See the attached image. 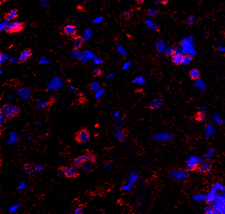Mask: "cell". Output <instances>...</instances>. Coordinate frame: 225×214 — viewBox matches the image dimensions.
Returning <instances> with one entry per match:
<instances>
[{
	"instance_id": "obj_1",
	"label": "cell",
	"mask_w": 225,
	"mask_h": 214,
	"mask_svg": "<svg viewBox=\"0 0 225 214\" xmlns=\"http://www.w3.org/2000/svg\"><path fill=\"white\" fill-rule=\"evenodd\" d=\"M1 114L5 120H10L19 116L21 113V109L17 105L12 104H4L0 109Z\"/></svg>"
},
{
	"instance_id": "obj_2",
	"label": "cell",
	"mask_w": 225,
	"mask_h": 214,
	"mask_svg": "<svg viewBox=\"0 0 225 214\" xmlns=\"http://www.w3.org/2000/svg\"><path fill=\"white\" fill-rule=\"evenodd\" d=\"M78 169L76 166L67 165V166H60L58 168L57 171L58 173H61L65 178L68 179H76L79 176Z\"/></svg>"
},
{
	"instance_id": "obj_3",
	"label": "cell",
	"mask_w": 225,
	"mask_h": 214,
	"mask_svg": "<svg viewBox=\"0 0 225 214\" xmlns=\"http://www.w3.org/2000/svg\"><path fill=\"white\" fill-rule=\"evenodd\" d=\"M91 138L90 131L87 128H82L78 130L74 134L75 141L80 144L88 143Z\"/></svg>"
},
{
	"instance_id": "obj_4",
	"label": "cell",
	"mask_w": 225,
	"mask_h": 214,
	"mask_svg": "<svg viewBox=\"0 0 225 214\" xmlns=\"http://www.w3.org/2000/svg\"><path fill=\"white\" fill-rule=\"evenodd\" d=\"M25 28V25L23 23L19 22H13L8 23V25L4 28V31L9 34L19 32L23 31Z\"/></svg>"
},
{
	"instance_id": "obj_5",
	"label": "cell",
	"mask_w": 225,
	"mask_h": 214,
	"mask_svg": "<svg viewBox=\"0 0 225 214\" xmlns=\"http://www.w3.org/2000/svg\"><path fill=\"white\" fill-rule=\"evenodd\" d=\"M202 161L199 156H191L186 162V169L188 171H193L197 169V167Z\"/></svg>"
},
{
	"instance_id": "obj_6",
	"label": "cell",
	"mask_w": 225,
	"mask_h": 214,
	"mask_svg": "<svg viewBox=\"0 0 225 214\" xmlns=\"http://www.w3.org/2000/svg\"><path fill=\"white\" fill-rule=\"evenodd\" d=\"M170 176L176 180L183 181L188 179L189 174L187 170L181 169H174L172 170L169 172Z\"/></svg>"
},
{
	"instance_id": "obj_7",
	"label": "cell",
	"mask_w": 225,
	"mask_h": 214,
	"mask_svg": "<svg viewBox=\"0 0 225 214\" xmlns=\"http://www.w3.org/2000/svg\"><path fill=\"white\" fill-rule=\"evenodd\" d=\"M153 139L156 142H170L174 139V135L168 132L156 133L153 136Z\"/></svg>"
},
{
	"instance_id": "obj_8",
	"label": "cell",
	"mask_w": 225,
	"mask_h": 214,
	"mask_svg": "<svg viewBox=\"0 0 225 214\" xmlns=\"http://www.w3.org/2000/svg\"><path fill=\"white\" fill-rule=\"evenodd\" d=\"M212 169V163L208 160L201 161L198 165L197 170L201 174H208L210 172Z\"/></svg>"
},
{
	"instance_id": "obj_9",
	"label": "cell",
	"mask_w": 225,
	"mask_h": 214,
	"mask_svg": "<svg viewBox=\"0 0 225 214\" xmlns=\"http://www.w3.org/2000/svg\"><path fill=\"white\" fill-rule=\"evenodd\" d=\"M87 163H89V162H88L87 157H86L85 155H81L77 157L76 158L72 160L71 162L72 165L76 166L78 169H82L83 166Z\"/></svg>"
},
{
	"instance_id": "obj_10",
	"label": "cell",
	"mask_w": 225,
	"mask_h": 214,
	"mask_svg": "<svg viewBox=\"0 0 225 214\" xmlns=\"http://www.w3.org/2000/svg\"><path fill=\"white\" fill-rule=\"evenodd\" d=\"M77 28L74 25L72 24H67L65 26L63 29V32L64 34L69 37H74L77 34Z\"/></svg>"
},
{
	"instance_id": "obj_11",
	"label": "cell",
	"mask_w": 225,
	"mask_h": 214,
	"mask_svg": "<svg viewBox=\"0 0 225 214\" xmlns=\"http://www.w3.org/2000/svg\"><path fill=\"white\" fill-rule=\"evenodd\" d=\"M32 55V51L30 49H26L23 50L18 57V62L23 64L26 62L31 57Z\"/></svg>"
},
{
	"instance_id": "obj_12",
	"label": "cell",
	"mask_w": 225,
	"mask_h": 214,
	"mask_svg": "<svg viewBox=\"0 0 225 214\" xmlns=\"http://www.w3.org/2000/svg\"><path fill=\"white\" fill-rule=\"evenodd\" d=\"M184 55L181 53H175V54L171 57V61L175 65L179 66L183 64Z\"/></svg>"
},
{
	"instance_id": "obj_13",
	"label": "cell",
	"mask_w": 225,
	"mask_h": 214,
	"mask_svg": "<svg viewBox=\"0 0 225 214\" xmlns=\"http://www.w3.org/2000/svg\"><path fill=\"white\" fill-rule=\"evenodd\" d=\"M163 105V100L161 98H156L152 100L149 104V108L151 110L160 109Z\"/></svg>"
},
{
	"instance_id": "obj_14",
	"label": "cell",
	"mask_w": 225,
	"mask_h": 214,
	"mask_svg": "<svg viewBox=\"0 0 225 214\" xmlns=\"http://www.w3.org/2000/svg\"><path fill=\"white\" fill-rule=\"evenodd\" d=\"M84 43V39L82 36H76L72 38V45L74 50L81 48Z\"/></svg>"
},
{
	"instance_id": "obj_15",
	"label": "cell",
	"mask_w": 225,
	"mask_h": 214,
	"mask_svg": "<svg viewBox=\"0 0 225 214\" xmlns=\"http://www.w3.org/2000/svg\"><path fill=\"white\" fill-rule=\"evenodd\" d=\"M23 170L27 175H31L37 170V165L34 162L26 163L23 166Z\"/></svg>"
},
{
	"instance_id": "obj_16",
	"label": "cell",
	"mask_w": 225,
	"mask_h": 214,
	"mask_svg": "<svg viewBox=\"0 0 225 214\" xmlns=\"http://www.w3.org/2000/svg\"><path fill=\"white\" fill-rule=\"evenodd\" d=\"M196 120L200 122H204L206 120V112L204 108H200L197 111L195 115Z\"/></svg>"
},
{
	"instance_id": "obj_17",
	"label": "cell",
	"mask_w": 225,
	"mask_h": 214,
	"mask_svg": "<svg viewBox=\"0 0 225 214\" xmlns=\"http://www.w3.org/2000/svg\"><path fill=\"white\" fill-rule=\"evenodd\" d=\"M86 157H87L88 162L92 164V165H94L97 162V157L96 156V154L92 151H87L86 152L85 154Z\"/></svg>"
},
{
	"instance_id": "obj_18",
	"label": "cell",
	"mask_w": 225,
	"mask_h": 214,
	"mask_svg": "<svg viewBox=\"0 0 225 214\" xmlns=\"http://www.w3.org/2000/svg\"><path fill=\"white\" fill-rule=\"evenodd\" d=\"M189 76L193 81H198L201 77V72L198 69H193L190 71Z\"/></svg>"
},
{
	"instance_id": "obj_19",
	"label": "cell",
	"mask_w": 225,
	"mask_h": 214,
	"mask_svg": "<svg viewBox=\"0 0 225 214\" xmlns=\"http://www.w3.org/2000/svg\"><path fill=\"white\" fill-rule=\"evenodd\" d=\"M18 17V11L16 9H13L8 12L7 14L5 15V20H7L8 21L13 20L15 19Z\"/></svg>"
},
{
	"instance_id": "obj_20",
	"label": "cell",
	"mask_w": 225,
	"mask_h": 214,
	"mask_svg": "<svg viewBox=\"0 0 225 214\" xmlns=\"http://www.w3.org/2000/svg\"><path fill=\"white\" fill-rule=\"evenodd\" d=\"M115 137L117 140H118L120 142H124L125 140V138H126V135H125V133L124 132V131L119 129L117 131L115 134Z\"/></svg>"
},
{
	"instance_id": "obj_21",
	"label": "cell",
	"mask_w": 225,
	"mask_h": 214,
	"mask_svg": "<svg viewBox=\"0 0 225 214\" xmlns=\"http://www.w3.org/2000/svg\"><path fill=\"white\" fill-rule=\"evenodd\" d=\"M215 195L214 192L212 190L208 194L206 195V198H205V200H206V202L207 203H212L215 200Z\"/></svg>"
},
{
	"instance_id": "obj_22",
	"label": "cell",
	"mask_w": 225,
	"mask_h": 214,
	"mask_svg": "<svg viewBox=\"0 0 225 214\" xmlns=\"http://www.w3.org/2000/svg\"><path fill=\"white\" fill-rule=\"evenodd\" d=\"M205 198H206V195L204 193H198L192 197V200L195 202H200L205 200Z\"/></svg>"
},
{
	"instance_id": "obj_23",
	"label": "cell",
	"mask_w": 225,
	"mask_h": 214,
	"mask_svg": "<svg viewBox=\"0 0 225 214\" xmlns=\"http://www.w3.org/2000/svg\"><path fill=\"white\" fill-rule=\"evenodd\" d=\"M175 52H176V51L174 48H173L172 47H168L166 48V50H165L164 54H165V56L172 57L175 54Z\"/></svg>"
},
{
	"instance_id": "obj_24",
	"label": "cell",
	"mask_w": 225,
	"mask_h": 214,
	"mask_svg": "<svg viewBox=\"0 0 225 214\" xmlns=\"http://www.w3.org/2000/svg\"><path fill=\"white\" fill-rule=\"evenodd\" d=\"M138 178H139V176H138V175L136 173H135V172L132 173L131 174L130 178H129V183H130V184L131 185V184H133V183H135L136 181V180L138 179Z\"/></svg>"
},
{
	"instance_id": "obj_25",
	"label": "cell",
	"mask_w": 225,
	"mask_h": 214,
	"mask_svg": "<svg viewBox=\"0 0 225 214\" xmlns=\"http://www.w3.org/2000/svg\"><path fill=\"white\" fill-rule=\"evenodd\" d=\"M99 88H100V84H99V83H98L97 82H92L91 83L90 90L92 92H95L97 91L99 89Z\"/></svg>"
},
{
	"instance_id": "obj_26",
	"label": "cell",
	"mask_w": 225,
	"mask_h": 214,
	"mask_svg": "<svg viewBox=\"0 0 225 214\" xmlns=\"http://www.w3.org/2000/svg\"><path fill=\"white\" fill-rule=\"evenodd\" d=\"M102 75V70L101 68H96L92 72V75L94 77L101 76Z\"/></svg>"
},
{
	"instance_id": "obj_27",
	"label": "cell",
	"mask_w": 225,
	"mask_h": 214,
	"mask_svg": "<svg viewBox=\"0 0 225 214\" xmlns=\"http://www.w3.org/2000/svg\"><path fill=\"white\" fill-rule=\"evenodd\" d=\"M193 60V57L189 56V55H184V61L183 64L184 65H188Z\"/></svg>"
},
{
	"instance_id": "obj_28",
	"label": "cell",
	"mask_w": 225,
	"mask_h": 214,
	"mask_svg": "<svg viewBox=\"0 0 225 214\" xmlns=\"http://www.w3.org/2000/svg\"><path fill=\"white\" fill-rule=\"evenodd\" d=\"M159 12H160V10L157 9H150L147 10V14L150 17H154L158 14Z\"/></svg>"
},
{
	"instance_id": "obj_29",
	"label": "cell",
	"mask_w": 225,
	"mask_h": 214,
	"mask_svg": "<svg viewBox=\"0 0 225 214\" xmlns=\"http://www.w3.org/2000/svg\"><path fill=\"white\" fill-rule=\"evenodd\" d=\"M214 151L213 149H209L208 152L205 154L204 155V158L206 159H208L209 158H210L211 157H212L214 156Z\"/></svg>"
},
{
	"instance_id": "obj_30",
	"label": "cell",
	"mask_w": 225,
	"mask_h": 214,
	"mask_svg": "<svg viewBox=\"0 0 225 214\" xmlns=\"http://www.w3.org/2000/svg\"><path fill=\"white\" fill-rule=\"evenodd\" d=\"M204 213L208 214H211V213H215V212L212 208V207L208 206L205 207Z\"/></svg>"
},
{
	"instance_id": "obj_31",
	"label": "cell",
	"mask_w": 225,
	"mask_h": 214,
	"mask_svg": "<svg viewBox=\"0 0 225 214\" xmlns=\"http://www.w3.org/2000/svg\"><path fill=\"white\" fill-rule=\"evenodd\" d=\"M124 18L125 19V20H129L131 16H132V13L130 11H127V12H125L124 13Z\"/></svg>"
},
{
	"instance_id": "obj_32",
	"label": "cell",
	"mask_w": 225,
	"mask_h": 214,
	"mask_svg": "<svg viewBox=\"0 0 225 214\" xmlns=\"http://www.w3.org/2000/svg\"><path fill=\"white\" fill-rule=\"evenodd\" d=\"M83 209H84V208H83V206L78 207H77V209H76L75 211H74V213H75V214H78V213L82 214V213H83Z\"/></svg>"
},
{
	"instance_id": "obj_33",
	"label": "cell",
	"mask_w": 225,
	"mask_h": 214,
	"mask_svg": "<svg viewBox=\"0 0 225 214\" xmlns=\"http://www.w3.org/2000/svg\"><path fill=\"white\" fill-rule=\"evenodd\" d=\"M131 185L130 184H128V185H124L122 187V189L123 190H125V191H130L131 190Z\"/></svg>"
},
{
	"instance_id": "obj_34",
	"label": "cell",
	"mask_w": 225,
	"mask_h": 214,
	"mask_svg": "<svg viewBox=\"0 0 225 214\" xmlns=\"http://www.w3.org/2000/svg\"><path fill=\"white\" fill-rule=\"evenodd\" d=\"M159 3L162 5H167L169 3V0H160Z\"/></svg>"
},
{
	"instance_id": "obj_35",
	"label": "cell",
	"mask_w": 225,
	"mask_h": 214,
	"mask_svg": "<svg viewBox=\"0 0 225 214\" xmlns=\"http://www.w3.org/2000/svg\"><path fill=\"white\" fill-rule=\"evenodd\" d=\"M135 1L137 4L141 5L145 1V0H135Z\"/></svg>"
}]
</instances>
